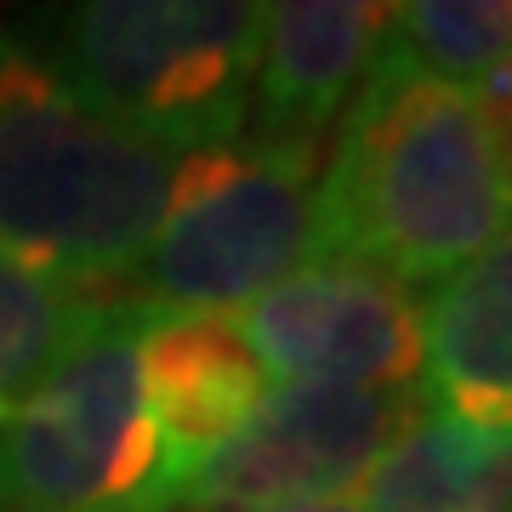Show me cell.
I'll return each instance as SVG.
<instances>
[{
    "mask_svg": "<svg viewBox=\"0 0 512 512\" xmlns=\"http://www.w3.org/2000/svg\"><path fill=\"white\" fill-rule=\"evenodd\" d=\"M18 35L97 114L171 154L245 137L262 57L256 0H80L29 12Z\"/></svg>",
    "mask_w": 512,
    "mask_h": 512,
    "instance_id": "cell-3",
    "label": "cell"
},
{
    "mask_svg": "<svg viewBox=\"0 0 512 512\" xmlns=\"http://www.w3.org/2000/svg\"><path fill=\"white\" fill-rule=\"evenodd\" d=\"M393 6L376 0H274L262 6V57L251 80V120L239 143L325 160Z\"/></svg>",
    "mask_w": 512,
    "mask_h": 512,
    "instance_id": "cell-8",
    "label": "cell"
},
{
    "mask_svg": "<svg viewBox=\"0 0 512 512\" xmlns=\"http://www.w3.org/2000/svg\"><path fill=\"white\" fill-rule=\"evenodd\" d=\"M183 154L97 114L0 29V256L109 296L160 228Z\"/></svg>",
    "mask_w": 512,
    "mask_h": 512,
    "instance_id": "cell-2",
    "label": "cell"
},
{
    "mask_svg": "<svg viewBox=\"0 0 512 512\" xmlns=\"http://www.w3.org/2000/svg\"><path fill=\"white\" fill-rule=\"evenodd\" d=\"M268 512H370L365 495H308V501H285V507H268Z\"/></svg>",
    "mask_w": 512,
    "mask_h": 512,
    "instance_id": "cell-15",
    "label": "cell"
},
{
    "mask_svg": "<svg viewBox=\"0 0 512 512\" xmlns=\"http://www.w3.org/2000/svg\"><path fill=\"white\" fill-rule=\"evenodd\" d=\"M154 308L109 296L103 325L0 421V512H171L177 478L143 393Z\"/></svg>",
    "mask_w": 512,
    "mask_h": 512,
    "instance_id": "cell-4",
    "label": "cell"
},
{
    "mask_svg": "<svg viewBox=\"0 0 512 512\" xmlns=\"http://www.w3.org/2000/svg\"><path fill=\"white\" fill-rule=\"evenodd\" d=\"M256 365L285 387L427 393L421 308L410 285L370 262H308L234 319Z\"/></svg>",
    "mask_w": 512,
    "mask_h": 512,
    "instance_id": "cell-7",
    "label": "cell"
},
{
    "mask_svg": "<svg viewBox=\"0 0 512 512\" xmlns=\"http://www.w3.org/2000/svg\"><path fill=\"white\" fill-rule=\"evenodd\" d=\"M319 165L251 143L183 154L160 228L109 296L234 319L319 256Z\"/></svg>",
    "mask_w": 512,
    "mask_h": 512,
    "instance_id": "cell-5",
    "label": "cell"
},
{
    "mask_svg": "<svg viewBox=\"0 0 512 512\" xmlns=\"http://www.w3.org/2000/svg\"><path fill=\"white\" fill-rule=\"evenodd\" d=\"M427 393L279 387L177 490L188 512H268L308 495H348L421 416Z\"/></svg>",
    "mask_w": 512,
    "mask_h": 512,
    "instance_id": "cell-6",
    "label": "cell"
},
{
    "mask_svg": "<svg viewBox=\"0 0 512 512\" xmlns=\"http://www.w3.org/2000/svg\"><path fill=\"white\" fill-rule=\"evenodd\" d=\"M370 512H512V433H478L421 404L365 478Z\"/></svg>",
    "mask_w": 512,
    "mask_h": 512,
    "instance_id": "cell-11",
    "label": "cell"
},
{
    "mask_svg": "<svg viewBox=\"0 0 512 512\" xmlns=\"http://www.w3.org/2000/svg\"><path fill=\"white\" fill-rule=\"evenodd\" d=\"M512 228V154L478 92L376 46L319 165V256L421 285L450 279Z\"/></svg>",
    "mask_w": 512,
    "mask_h": 512,
    "instance_id": "cell-1",
    "label": "cell"
},
{
    "mask_svg": "<svg viewBox=\"0 0 512 512\" xmlns=\"http://www.w3.org/2000/svg\"><path fill=\"white\" fill-rule=\"evenodd\" d=\"M103 313V291H80L0 256V421L103 325Z\"/></svg>",
    "mask_w": 512,
    "mask_h": 512,
    "instance_id": "cell-12",
    "label": "cell"
},
{
    "mask_svg": "<svg viewBox=\"0 0 512 512\" xmlns=\"http://www.w3.org/2000/svg\"><path fill=\"white\" fill-rule=\"evenodd\" d=\"M421 348L427 404L478 433H512V228L439 279L421 313Z\"/></svg>",
    "mask_w": 512,
    "mask_h": 512,
    "instance_id": "cell-10",
    "label": "cell"
},
{
    "mask_svg": "<svg viewBox=\"0 0 512 512\" xmlns=\"http://www.w3.org/2000/svg\"><path fill=\"white\" fill-rule=\"evenodd\" d=\"M387 46H399L433 80L478 92L512 52V0H404L387 18Z\"/></svg>",
    "mask_w": 512,
    "mask_h": 512,
    "instance_id": "cell-13",
    "label": "cell"
},
{
    "mask_svg": "<svg viewBox=\"0 0 512 512\" xmlns=\"http://www.w3.org/2000/svg\"><path fill=\"white\" fill-rule=\"evenodd\" d=\"M478 109L490 114L495 137H501V143H507V154H512V52L501 57L490 74H484V86H478Z\"/></svg>",
    "mask_w": 512,
    "mask_h": 512,
    "instance_id": "cell-14",
    "label": "cell"
},
{
    "mask_svg": "<svg viewBox=\"0 0 512 512\" xmlns=\"http://www.w3.org/2000/svg\"><path fill=\"white\" fill-rule=\"evenodd\" d=\"M137 359L171 478L183 490V478L262 410L268 382L228 313H148Z\"/></svg>",
    "mask_w": 512,
    "mask_h": 512,
    "instance_id": "cell-9",
    "label": "cell"
}]
</instances>
